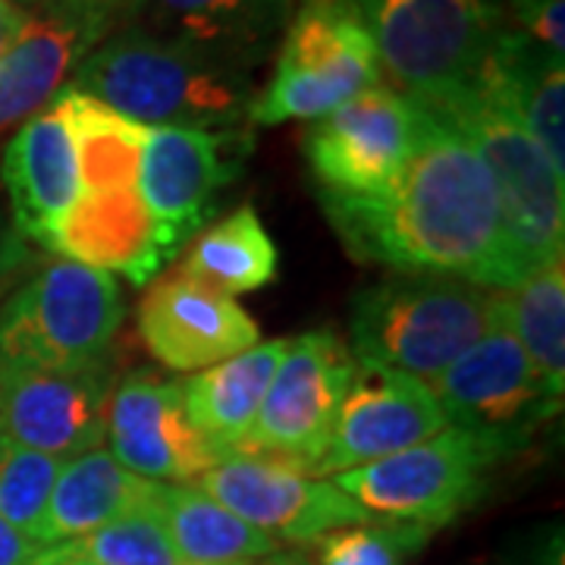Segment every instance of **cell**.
<instances>
[{
    "label": "cell",
    "mask_w": 565,
    "mask_h": 565,
    "mask_svg": "<svg viewBox=\"0 0 565 565\" xmlns=\"http://www.w3.org/2000/svg\"><path fill=\"white\" fill-rule=\"evenodd\" d=\"M25 20H29L25 7H20L17 0H0V57L13 47V41L20 39Z\"/></svg>",
    "instance_id": "obj_36"
},
{
    "label": "cell",
    "mask_w": 565,
    "mask_h": 565,
    "mask_svg": "<svg viewBox=\"0 0 565 565\" xmlns=\"http://www.w3.org/2000/svg\"><path fill=\"white\" fill-rule=\"evenodd\" d=\"M289 340H270L245 349L221 364L192 374L182 386L185 415L214 452L226 459L239 452L274 381Z\"/></svg>",
    "instance_id": "obj_23"
},
{
    "label": "cell",
    "mask_w": 565,
    "mask_h": 565,
    "mask_svg": "<svg viewBox=\"0 0 565 565\" xmlns=\"http://www.w3.org/2000/svg\"><path fill=\"white\" fill-rule=\"evenodd\" d=\"M39 563H92V565H180L161 519L151 509L132 512L110 525L66 544L44 546Z\"/></svg>",
    "instance_id": "obj_29"
},
{
    "label": "cell",
    "mask_w": 565,
    "mask_h": 565,
    "mask_svg": "<svg viewBox=\"0 0 565 565\" xmlns=\"http://www.w3.org/2000/svg\"><path fill=\"white\" fill-rule=\"evenodd\" d=\"M54 104L61 107L73 139L79 195H114L139 189L148 126L122 117L92 95H82L73 85H63Z\"/></svg>",
    "instance_id": "obj_24"
},
{
    "label": "cell",
    "mask_w": 565,
    "mask_h": 565,
    "mask_svg": "<svg viewBox=\"0 0 565 565\" xmlns=\"http://www.w3.org/2000/svg\"><path fill=\"white\" fill-rule=\"evenodd\" d=\"M139 340L170 371H204L262 343V330L236 299L177 270L139 302Z\"/></svg>",
    "instance_id": "obj_17"
},
{
    "label": "cell",
    "mask_w": 565,
    "mask_h": 565,
    "mask_svg": "<svg viewBox=\"0 0 565 565\" xmlns=\"http://www.w3.org/2000/svg\"><path fill=\"white\" fill-rule=\"evenodd\" d=\"M44 546L0 519V565H35Z\"/></svg>",
    "instance_id": "obj_35"
},
{
    "label": "cell",
    "mask_w": 565,
    "mask_h": 565,
    "mask_svg": "<svg viewBox=\"0 0 565 565\" xmlns=\"http://www.w3.org/2000/svg\"><path fill=\"white\" fill-rule=\"evenodd\" d=\"M427 110L452 122L487 163L519 280L559 262L565 245V173L553 167L503 92L487 76H478L462 95Z\"/></svg>",
    "instance_id": "obj_5"
},
{
    "label": "cell",
    "mask_w": 565,
    "mask_h": 565,
    "mask_svg": "<svg viewBox=\"0 0 565 565\" xmlns=\"http://www.w3.org/2000/svg\"><path fill=\"white\" fill-rule=\"evenodd\" d=\"M374 41L381 76L422 107L471 88L512 32V0H349Z\"/></svg>",
    "instance_id": "obj_3"
},
{
    "label": "cell",
    "mask_w": 565,
    "mask_h": 565,
    "mask_svg": "<svg viewBox=\"0 0 565 565\" xmlns=\"http://www.w3.org/2000/svg\"><path fill=\"white\" fill-rule=\"evenodd\" d=\"M512 337L525 349L546 396L563 403L565 390V258L546 264L512 289H497Z\"/></svg>",
    "instance_id": "obj_28"
},
{
    "label": "cell",
    "mask_w": 565,
    "mask_h": 565,
    "mask_svg": "<svg viewBox=\"0 0 565 565\" xmlns=\"http://www.w3.org/2000/svg\"><path fill=\"white\" fill-rule=\"evenodd\" d=\"M352 377L355 359L333 330H311L289 340L239 452L280 459L311 475Z\"/></svg>",
    "instance_id": "obj_10"
},
{
    "label": "cell",
    "mask_w": 565,
    "mask_h": 565,
    "mask_svg": "<svg viewBox=\"0 0 565 565\" xmlns=\"http://www.w3.org/2000/svg\"><path fill=\"white\" fill-rule=\"evenodd\" d=\"M565 0H512L509 17L512 29L537 41L541 47L565 57Z\"/></svg>",
    "instance_id": "obj_32"
},
{
    "label": "cell",
    "mask_w": 565,
    "mask_h": 565,
    "mask_svg": "<svg viewBox=\"0 0 565 565\" xmlns=\"http://www.w3.org/2000/svg\"><path fill=\"white\" fill-rule=\"evenodd\" d=\"M277 245L255 207H239L214 226H204L180 264L182 277L223 296L264 289L277 277Z\"/></svg>",
    "instance_id": "obj_27"
},
{
    "label": "cell",
    "mask_w": 565,
    "mask_h": 565,
    "mask_svg": "<svg viewBox=\"0 0 565 565\" xmlns=\"http://www.w3.org/2000/svg\"><path fill=\"white\" fill-rule=\"evenodd\" d=\"M158 490V481L132 475L104 446L66 459L41 519L39 544H66L132 512L151 509Z\"/></svg>",
    "instance_id": "obj_22"
},
{
    "label": "cell",
    "mask_w": 565,
    "mask_h": 565,
    "mask_svg": "<svg viewBox=\"0 0 565 565\" xmlns=\"http://www.w3.org/2000/svg\"><path fill=\"white\" fill-rule=\"evenodd\" d=\"M345 252L393 274H444L484 289L519 286L490 170L452 122L422 107L418 136L384 189L321 192Z\"/></svg>",
    "instance_id": "obj_1"
},
{
    "label": "cell",
    "mask_w": 565,
    "mask_h": 565,
    "mask_svg": "<svg viewBox=\"0 0 565 565\" xmlns=\"http://www.w3.org/2000/svg\"><path fill=\"white\" fill-rule=\"evenodd\" d=\"M70 85L148 129H239L255 102L252 76L136 25H117Z\"/></svg>",
    "instance_id": "obj_2"
},
{
    "label": "cell",
    "mask_w": 565,
    "mask_h": 565,
    "mask_svg": "<svg viewBox=\"0 0 565 565\" xmlns=\"http://www.w3.org/2000/svg\"><path fill=\"white\" fill-rule=\"evenodd\" d=\"M63 459L0 437V519L39 544L44 509L61 478Z\"/></svg>",
    "instance_id": "obj_30"
},
{
    "label": "cell",
    "mask_w": 565,
    "mask_h": 565,
    "mask_svg": "<svg viewBox=\"0 0 565 565\" xmlns=\"http://www.w3.org/2000/svg\"><path fill=\"white\" fill-rule=\"evenodd\" d=\"M252 154L248 129H148L141 151L139 195L158 226L163 262L211 221L217 195L243 173Z\"/></svg>",
    "instance_id": "obj_11"
},
{
    "label": "cell",
    "mask_w": 565,
    "mask_h": 565,
    "mask_svg": "<svg viewBox=\"0 0 565 565\" xmlns=\"http://www.w3.org/2000/svg\"><path fill=\"white\" fill-rule=\"evenodd\" d=\"M497 459L465 430L444 427L430 440L333 475L330 481L371 519L437 527L478 503Z\"/></svg>",
    "instance_id": "obj_9"
},
{
    "label": "cell",
    "mask_w": 565,
    "mask_h": 565,
    "mask_svg": "<svg viewBox=\"0 0 565 565\" xmlns=\"http://www.w3.org/2000/svg\"><path fill=\"white\" fill-rule=\"evenodd\" d=\"M29 264H32L29 243L17 233V226L10 221L7 199L0 195V289L10 280H17Z\"/></svg>",
    "instance_id": "obj_33"
},
{
    "label": "cell",
    "mask_w": 565,
    "mask_h": 565,
    "mask_svg": "<svg viewBox=\"0 0 565 565\" xmlns=\"http://www.w3.org/2000/svg\"><path fill=\"white\" fill-rule=\"evenodd\" d=\"M422 104L377 82L305 132V161L321 192L367 195L384 189L408 158Z\"/></svg>",
    "instance_id": "obj_13"
},
{
    "label": "cell",
    "mask_w": 565,
    "mask_h": 565,
    "mask_svg": "<svg viewBox=\"0 0 565 565\" xmlns=\"http://www.w3.org/2000/svg\"><path fill=\"white\" fill-rule=\"evenodd\" d=\"M154 515L161 519L182 563L252 565L277 553V541L243 522L195 484H161L154 497Z\"/></svg>",
    "instance_id": "obj_26"
},
{
    "label": "cell",
    "mask_w": 565,
    "mask_h": 565,
    "mask_svg": "<svg viewBox=\"0 0 565 565\" xmlns=\"http://www.w3.org/2000/svg\"><path fill=\"white\" fill-rule=\"evenodd\" d=\"M267 565H311V563H305V559H299V556H277L274 563H267Z\"/></svg>",
    "instance_id": "obj_37"
},
{
    "label": "cell",
    "mask_w": 565,
    "mask_h": 565,
    "mask_svg": "<svg viewBox=\"0 0 565 565\" xmlns=\"http://www.w3.org/2000/svg\"><path fill=\"white\" fill-rule=\"evenodd\" d=\"M384 82L374 41L349 0H305L277 47V70L248 107L252 126L321 120Z\"/></svg>",
    "instance_id": "obj_7"
},
{
    "label": "cell",
    "mask_w": 565,
    "mask_h": 565,
    "mask_svg": "<svg viewBox=\"0 0 565 565\" xmlns=\"http://www.w3.org/2000/svg\"><path fill=\"white\" fill-rule=\"evenodd\" d=\"M126 318L120 282L76 262H51L0 308V364L82 371L110 359Z\"/></svg>",
    "instance_id": "obj_6"
},
{
    "label": "cell",
    "mask_w": 565,
    "mask_h": 565,
    "mask_svg": "<svg viewBox=\"0 0 565 565\" xmlns=\"http://www.w3.org/2000/svg\"><path fill=\"white\" fill-rule=\"evenodd\" d=\"M195 487L270 541L286 544H315L337 527L371 519L330 478H315L267 456L233 452L204 471Z\"/></svg>",
    "instance_id": "obj_12"
},
{
    "label": "cell",
    "mask_w": 565,
    "mask_h": 565,
    "mask_svg": "<svg viewBox=\"0 0 565 565\" xmlns=\"http://www.w3.org/2000/svg\"><path fill=\"white\" fill-rule=\"evenodd\" d=\"M503 92L553 167L565 173V70L563 57L512 29L490 54L484 73Z\"/></svg>",
    "instance_id": "obj_25"
},
{
    "label": "cell",
    "mask_w": 565,
    "mask_h": 565,
    "mask_svg": "<svg viewBox=\"0 0 565 565\" xmlns=\"http://www.w3.org/2000/svg\"><path fill=\"white\" fill-rule=\"evenodd\" d=\"M0 182L17 233L44 248L79 195L73 139L57 104L51 102L17 129L3 151Z\"/></svg>",
    "instance_id": "obj_20"
},
{
    "label": "cell",
    "mask_w": 565,
    "mask_h": 565,
    "mask_svg": "<svg viewBox=\"0 0 565 565\" xmlns=\"http://www.w3.org/2000/svg\"><path fill=\"white\" fill-rule=\"evenodd\" d=\"M110 393V359L82 371L0 364V437L63 462L76 459L107 440Z\"/></svg>",
    "instance_id": "obj_14"
},
{
    "label": "cell",
    "mask_w": 565,
    "mask_h": 565,
    "mask_svg": "<svg viewBox=\"0 0 565 565\" xmlns=\"http://www.w3.org/2000/svg\"><path fill=\"white\" fill-rule=\"evenodd\" d=\"M180 565H199V563H180Z\"/></svg>",
    "instance_id": "obj_39"
},
{
    "label": "cell",
    "mask_w": 565,
    "mask_h": 565,
    "mask_svg": "<svg viewBox=\"0 0 565 565\" xmlns=\"http://www.w3.org/2000/svg\"><path fill=\"white\" fill-rule=\"evenodd\" d=\"M25 10H63V13H102L117 20V25L126 17L132 0H20Z\"/></svg>",
    "instance_id": "obj_34"
},
{
    "label": "cell",
    "mask_w": 565,
    "mask_h": 565,
    "mask_svg": "<svg viewBox=\"0 0 565 565\" xmlns=\"http://www.w3.org/2000/svg\"><path fill=\"white\" fill-rule=\"evenodd\" d=\"M449 427L430 386L403 371L355 362L333 434L315 465V478H333L430 440Z\"/></svg>",
    "instance_id": "obj_16"
},
{
    "label": "cell",
    "mask_w": 565,
    "mask_h": 565,
    "mask_svg": "<svg viewBox=\"0 0 565 565\" xmlns=\"http://www.w3.org/2000/svg\"><path fill=\"white\" fill-rule=\"evenodd\" d=\"M430 527L393 519H367L362 525L337 527L318 544V565H403L427 541Z\"/></svg>",
    "instance_id": "obj_31"
},
{
    "label": "cell",
    "mask_w": 565,
    "mask_h": 565,
    "mask_svg": "<svg viewBox=\"0 0 565 565\" xmlns=\"http://www.w3.org/2000/svg\"><path fill=\"white\" fill-rule=\"evenodd\" d=\"M490 296L478 282L444 274H390L355 292L349 311V352L434 384L449 364L484 337Z\"/></svg>",
    "instance_id": "obj_4"
},
{
    "label": "cell",
    "mask_w": 565,
    "mask_h": 565,
    "mask_svg": "<svg viewBox=\"0 0 565 565\" xmlns=\"http://www.w3.org/2000/svg\"><path fill=\"white\" fill-rule=\"evenodd\" d=\"M114 29L117 20L102 13L29 10L20 39L0 57V139L54 102Z\"/></svg>",
    "instance_id": "obj_19"
},
{
    "label": "cell",
    "mask_w": 565,
    "mask_h": 565,
    "mask_svg": "<svg viewBox=\"0 0 565 565\" xmlns=\"http://www.w3.org/2000/svg\"><path fill=\"white\" fill-rule=\"evenodd\" d=\"M39 565H92V563H39Z\"/></svg>",
    "instance_id": "obj_38"
},
{
    "label": "cell",
    "mask_w": 565,
    "mask_h": 565,
    "mask_svg": "<svg viewBox=\"0 0 565 565\" xmlns=\"http://www.w3.org/2000/svg\"><path fill=\"white\" fill-rule=\"evenodd\" d=\"M110 456L145 481L199 484L221 462L185 415L182 386L154 371H129L107 403Z\"/></svg>",
    "instance_id": "obj_15"
},
{
    "label": "cell",
    "mask_w": 565,
    "mask_h": 565,
    "mask_svg": "<svg viewBox=\"0 0 565 565\" xmlns=\"http://www.w3.org/2000/svg\"><path fill=\"white\" fill-rule=\"evenodd\" d=\"M44 248L110 277L120 274L132 286L151 282L167 264L158 245V226L141 202L139 189L114 195H76Z\"/></svg>",
    "instance_id": "obj_21"
},
{
    "label": "cell",
    "mask_w": 565,
    "mask_h": 565,
    "mask_svg": "<svg viewBox=\"0 0 565 565\" xmlns=\"http://www.w3.org/2000/svg\"><path fill=\"white\" fill-rule=\"evenodd\" d=\"M449 427L465 430L500 462L531 444L559 403L546 396L525 349L512 337L500 296H490V323L484 337L430 384Z\"/></svg>",
    "instance_id": "obj_8"
},
{
    "label": "cell",
    "mask_w": 565,
    "mask_h": 565,
    "mask_svg": "<svg viewBox=\"0 0 565 565\" xmlns=\"http://www.w3.org/2000/svg\"><path fill=\"white\" fill-rule=\"evenodd\" d=\"M289 17L292 0H132L120 25L252 76L282 41Z\"/></svg>",
    "instance_id": "obj_18"
}]
</instances>
